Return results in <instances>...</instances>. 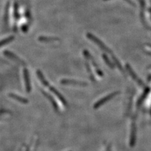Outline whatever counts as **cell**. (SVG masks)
Segmentation results:
<instances>
[{"label":"cell","mask_w":151,"mask_h":151,"mask_svg":"<svg viewBox=\"0 0 151 151\" xmlns=\"http://www.w3.org/2000/svg\"><path fill=\"white\" fill-rule=\"evenodd\" d=\"M127 70H128L129 73L130 74V75L132 76V78H133V79L134 80H135V81L137 82V83L139 85H141V86H143L144 83H142V80H140L137 76V75H135V73L133 71V70L132 69V68H130V66L127 65Z\"/></svg>","instance_id":"4"},{"label":"cell","mask_w":151,"mask_h":151,"mask_svg":"<svg viewBox=\"0 0 151 151\" xmlns=\"http://www.w3.org/2000/svg\"><path fill=\"white\" fill-rule=\"evenodd\" d=\"M9 96H10L12 99H13V100H15L17 101L22 103L25 104V103H27L28 102L27 99H25L24 98H22L21 96H19L18 95H17V94H13V93L9 94Z\"/></svg>","instance_id":"5"},{"label":"cell","mask_w":151,"mask_h":151,"mask_svg":"<svg viewBox=\"0 0 151 151\" xmlns=\"http://www.w3.org/2000/svg\"><path fill=\"white\" fill-rule=\"evenodd\" d=\"M4 54H5L6 56H7L9 59H12L13 60L15 59V61H17L18 63L21 62V60H20V59H19L18 57H16L15 55L13 54L12 52H4Z\"/></svg>","instance_id":"7"},{"label":"cell","mask_w":151,"mask_h":151,"mask_svg":"<svg viewBox=\"0 0 151 151\" xmlns=\"http://www.w3.org/2000/svg\"><path fill=\"white\" fill-rule=\"evenodd\" d=\"M40 41L41 42H55L56 41V38L54 37H40Z\"/></svg>","instance_id":"8"},{"label":"cell","mask_w":151,"mask_h":151,"mask_svg":"<svg viewBox=\"0 0 151 151\" xmlns=\"http://www.w3.org/2000/svg\"><path fill=\"white\" fill-rule=\"evenodd\" d=\"M24 77H25V80L26 81L25 82V84H26V88L27 89V91L29 92L30 91V85H29V81H28V79H29V78H28V74L27 72V70L25 69L24 70Z\"/></svg>","instance_id":"6"},{"label":"cell","mask_w":151,"mask_h":151,"mask_svg":"<svg viewBox=\"0 0 151 151\" xmlns=\"http://www.w3.org/2000/svg\"><path fill=\"white\" fill-rule=\"evenodd\" d=\"M103 59H104V60L105 61V63L107 64V65L109 66L110 68H113V64L110 62V61H109L110 60L108 59V58H107L106 55H103Z\"/></svg>","instance_id":"10"},{"label":"cell","mask_w":151,"mask_h":151,"mask_svg":"<svg viewBox=\"0 0 151 151\" xmlns=\"http://www.w3.org/2000/svg\"><path fill=\"white\" fill-rule=\"evenodd\" d=\"M61 83L63 84H67V85H70V84L78 85V86H84L85 85H86V83L84 82L79 81H77V80L68 79H65L62 80Z\"/></svg>","instance_id":"3"},{"label":"cell","mask_w":151,"mask_h":151,"mask_svg":"<svg viewBox=\"0 0 151 151\" xmlns=\"http://www.w3.org/2000/svg\"><path fill=\"white\" fill-rule=\"evenodd\" d=\"M88 37L89 38V39L91 40L94 42V43H95L96 44H97L98 46L100 47V48H101V49H103L104 51L106 52L107 53H109V54H112L111 51L110 50V49L108 48V47L106 45L104 44L103 42H102L100 39H98V38H97L96 37L94 36L93 35L89 34L88 35Z\"/></svg>","instance_id":"1"},{"label":"cell","mask_w":151,"mask_h":151,"mask_svg":"<svg viewBox=\"0 0 151 151\" xmlns=\"http://www.w3.org/2000/svg\"><path fill=\"white\" fill-rule=\"evenodd\" d=\"M119 94V92H113L111 94H109L108 95L103 97V98L100 99V100H98L95 104H94V108H98L99 107H100L101 105H103V104H105V103L108 102L109 100H111L113 98H114L116 96L117 94Z\"/></svg>","instance_id":"2"},{"label":"cell","mask_w":151,"mask_h":151,"mask_svg":"<svg viewBox=\"0 0 151 151\" xmlns=\"http://www.w3.org/2000/svg\"><path fill=\"white\" fill-rule=\"evenodd\" d=\"M13 39V37H9L8 38H6V39L2 40L1 41H0V47L3 46V45H4V44H7L9 43V42L12 41Z\"/></svg>","instance_id":"9"}]
</instances>
